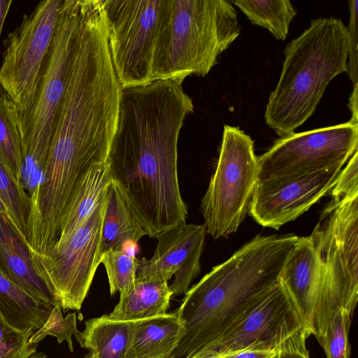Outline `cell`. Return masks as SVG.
<instances>
[{
    "label": "cell",
    "mask_w": 358,
    "mask_h": 358,
    "mask_svg": "<svg viewBox=\"0 0 358 358\" xmlns=\"http://www.w3.org/2000/svg\"><path fill=\"white\" fill-rule=\"evenodd\" d=\"M180 80L123 89L108 156L111 182L150 237L186 223L178 142L194 110Z\"/></svg>",
    "instance_id": "obj_1"
},
{
    "label": "cell",
    "mask_w": 358,
    "mask_h": 358,
    "mask_svg": "<svg viewBox=\"0 0 358 358\" xmlns=\"http://www.w3.org/2000/svg\"><path fill=\"white\" fill-rule=\"evenodd\" d=\"M296 236H257L185 294L176 311L185 331L171 358H191L280 280Z\"/></svg>",
    "instance_id": "obj_2"
},
{
    "label": "cell",
    "mask_w": 358,
    "mask_h": 358,
    "mask_svg": "<svg viewBox=\"0 0 358 358\" xmlns=\"http://www.w3.org/2000/svg\"><path fill=\"white\" fill-rule=\"evenodd\" d=\"M350 41L338 18L320 17L289 42L279 80L270 94L264 117L280 137L287 136L315 112L327 86L346 72Z\"/></svg>",
    "instance_id": "obj_3"
},
{
    "label": "cell",
    "mask_w": 358,
    "mask_h": 358,
    "mask_svg": "<svg viewBox=\"0 0 358 358\" xmlns=\"http://www.w3.org/2000/svg\"><path fill=\"white\" fill-rule=\"evenodd\" d=\"M241 34L227 0H165L155 48L153 81L204 76Z\"/></svg>",
    "instance_id": "obj_4"
},
{
    "label": "cell",
    "mask_w": 358,
    "mask_h": 358,
    "mask_svg": "<svg viewBox=\"0 0 358 358\" xmlns=\"http://www.w3.org/2000/svg\"><path fill=\"white\" fill-rule=\"evenodd\" d=\"M87 0H63L30 109L18 117L24 163L22 185L30 194L42 181L71 61Z\"/></svg>",
    "instance_id": "obj_5"
},
{
    "label": "cell",
    "mask_w": 358,
    "mask_h": 358,
    "mask_svg": "<svg viewBox=\"0 0 358 358\" xmlns=\"http://www.w3.org/2000/svg\"><path fill=\"white\" fill-rule=\"evenodd\" d=\"M310 235L321 267V290L314 336L338 308L353 314L358 297V188L334 187Z\"/></svg>",
    "instance_id": "obj_6"
},
{
    "label": "cell",
    "mask_w": 358,
    "mask_h": 358,
    "mask_svg": "<svg viewBox=\"0 0 358 358\" xmlns=\"http://www.w3.org/2000/svg\"><path fill=\"white\" fill-rule=\"evenodd\" d=\"M254 141L238 127L224 126L220 156L200 210L214 239L236 232L249 210L258 178Z\"/></svg>",
    "instance_id": "obj_7"
},
{
    "label": "cell",
    "mask_w": 358,
    "mask_h": 358,
    "mask_svg": "<svg viewBox=\"0 0 358 358\" xmlns=\"http://www.w3.org/2000/svg\"><path fill=\"white\" fill-rule=\"evenodd\" d=\"M107 189L90 217L64 243L29 254L35 273L64 311L80 310L101 264Z\"/></svg>",
    "instance_id": "obj_8"
},
{
    "label": "cell",
    "mask_w": 358,
    "mask_h": 358,
    "mask_svg": "<svg viewBox=\"0 0 358 358\" xmlns=\"http://www.w3.org/2000/svg\"><path fill=\"white\" fill-rule=\"evenodd\" d=\"M110 54L123 89L152 82L165 0H101Z\"/></svg>",
    "instance_id": "obj_9"
},
{
    "label": "cell",
    "mask_w": 358,
    "mask_h": 358,
    "mask_svg": "<svg viewBox=\"0 0 358 358\" xmlns=\"http://www.w3.org/2000/svg\"><path fill=\"white\" fill-rule=\"evenodd\" d=\"M62 1L38 2L3 41L0 85L15 103L18 117L25 114L34 102Z\"/></svg>",
    "instance_id": "obj_10"
},
{
    "label": "cell",
    "mask_w": 358,
    "mask_h": 358,
    "mask_svg": "<svg viewBox=\"0 0 358 358\" xmlns=\"http://www.w3.org/2000/svg\"><path fill=\"white\" fill-rule=\"evenodd\" d=\"M303 328L298 309L279 280L208 346L191 358H214L248 349L275 350L285 339Z\"/></svg>",
    "instance_id": "obj_11"
},
{
    "label": "cell",
    "mask_w": 358,
    "mask_h": 358,
    "mask_svg": "<svg viewBox=\"0 0 358 358\" xmlns=\"http://www.w3.org/2000/svg\"><path fill=\"white\" fill-rule=\"evenodd\" d=\"M358 148V124L295 133L278 139L257 157V180L344 166Z\"/></svg>",
    "instance_id": "obj_12"
},
{
    "label": "cell",
    "mask_w": 358,
    "mask_h": 358,
    "mask_svg": "<svg viewBox=\"0 0 358 358\" xmlns=\"http://www.w3.org/2000/svg\"><path fill=\"white\" fill-rule=\"evenodd\" d=\"M343 168L257 180L249 214L260 225L278 229L329 193Z\"/></svg>",
    "instance_id": "obj_13"
},
{
    "label": "cell",
    "mask_w": 358,
    "mask_h": 358,
    "mask_svg": "<svg viewBox=\"0 0 358 358\" xmlns=\"http://www.w3.org/2000/svg\"><path fill=\"white\" fill-rule=\"evenodd\" d=\"M206 233L204 225L185 223L157 234L152 257L137 261L136 279L168 282L174 275L173 295L185 294L200 272Z\"/></svg>",
    "instance_id": "obj_14"
},
{
    "label": "cell",
    "mask_w": 358,
    "mask_h": 358,
    "mask_svg": "<svg viewBox=\"0 0 358 358\" xmlns=\"http://www.w3.org/2000/svg\"><path fill=\"white\" fill-rule=\"evenodd\" d=\"M302 319L308 336L314 334L321 290V267L310 236L298 237L280 276Z\"/></svg>",
    "instance_id": "obj_15"
},
{
    "label": "cell",
    "mask_w": 358,
    "mask_h": 358,
    "mask_svg": "<svg viewBox=\"0 0 358 358\" xmlns=\"http://www.w3.org/2000/svg\"><path fill=\"white\" fill-rule=\"evenodd\" d=\"M0 269L34 299L55 306V301L35 273L27 249L10 222L0 213Z\"/></svg>",
    "instance_id": "obj_16"
},
{
    "label": "cell",
    "mask_w": 358,
    "mask_h": 358,
    "mask_svg": "<svg viewBox=\"0 0 358 358\" xmlns=\"http://www.w3.org/2000/svg\"><path fill=\"white\" fill-rule=\"evenodd\" d=\"M184 331L176 312L132 322L130 358H171Z\"/></svg>",
    "instance_id": "obj_17"
},
{
    "label": "cell",
    "mask_w": 358,
    "mask_h": 358,
    "mask_svg": "<svg viewBox=\"0 0 358 358\" xmlns=\"http://www.w3.org/2000/svg\"><path fill=\"white\" fill-rule=\"evenodd\" d=\"M173 292L168 282L136 279L134 286L120 294V300L108 316L134 322L166 313Z\"/></svg>",
    "instance_id": "obj_18"
},
{
    "label": "cell",
    "mask_w": 358,
    "mask_h": 358,
    "mask_svg": "<svg viewBox=\"0 0 358 358\" xmlns=\"http://www.w3.org/2000/svg\"><path fill=\"white\" fill-rule=\"evenodd\" d=\"M84 358H130L132 322L120 321L104 315L85 322Z\"/></svg>",
    "instance_id": "obj_19"
},
{
    "label": "cell",
    "mask_w": 358,
    "mask_h": 358,
    "mask_svg": "<svg viewBox=\"0 0 358 358\" xmlns=\"http://www.w3.org/2000/svg\"><path fill=\"white\" fill-rule=\"evenodd\" d=\"M110 182L108 162L94 166L86 173L62 220L54 244L64 243L84 223Z\"/></svg>",
    "instance_id": "obj_20"
},
{
    "label": "cell",
    "mask_w": 358,
    "mask_h": 358,
    "mask_svg": "<svg viewBox=\"0 0 358 358\" xmlns=\"http://www.w3.org/2000/svg\"><path fill=\"white\" fill-rule=\"evenodd\" d=\"M148 236L115 185L111 182L106 191V206L102 224V254L109 250H123L127 243L136 244Z\"/></svg>",
    "instance_id": "obj_21"
},
{
    "label": "cell",
    "mask_w": 358,
    "mask_h": 358,
    "mask_svg": "<svg viewBox=\"0 0 358 358\" xmlns=\"http://www.w3.org/2000/svg\"><path fill=\"white\" fill-rule=\"evenodd\" d=\"M53 307L30 296L0 269V311L10 324L36 331L46 322Z\"/></svg>",
    "instance_id": "obj_22"
},
{
    "label": "cell",
    "mask_w": 358,
    "mask_h": 358,
    "mask_svg": "<svg viewBox=\"0 0 358 358\" xmlns=\"http://www.w3.org/2000/svg\"><path fill=\"white\" fill-rule=\"evenodd\" d=\"M0 157L15 182L22 185L24 163L16 106L0 85Z\"/></svg>",
    "instance_id": "obj_23"
},
{
    "label": "cell",
    "mask_w": 358,
    "mask_h": 358,
    "mask_svg": "<svg viewBox=\"0 0 358 358\" xmlns=\"http://www.w3.org/2000/svg\"><path fill=\"white\" fill-rule=\"evenodd\" d=\"M234 3L252 24L268 29L278 40L284 41L296 10L288 0H237Z\"/></svg>",
    "instance_id": "obj_24"
},
{
    "label": "cell",
    "mask_w": 358,
    "mask_h": 358,
    "mask_svg": "<svg viewBox=\"0 0 358 358\" xmlns=\"http://www.w3.org/2000/svg\"><path fill=\"white\" fill-rule=\"evenodd\" d=\"M0 194L12 218V227L22 240L29 212L30 197L23 187L12 178L5 163L0 157Z\"/></svg>",
    "instance_id": "obj_25"
},
{
    "label": "cell",
    "mask_w": 358,
    "mask_h": 358,
    "mask_svg": "<svg viewBox=\"0 0 358 358\" xmlns=\"http://www.w3.org/2000/svg\"><path fill=\"white\" fill-rule=\"evenodd\" d=\"M352 315L346 309H337L323 331L316 336L327 358H350L348 334Z\"/></svg>",
    "instance_id": "obj_26"
},
{
    "label": "cell",
    "mask_w": 358,
    "mask_h": 358,
    "mask_svg": "<svg viewBox=\"0 0 358 358\" xmlns=\"http://www.w3.org/2000/svg\"><path fill=\"white\" fill-rule=\"evenodd\" d=\"M137 261L138 259L123 250H109L102 254L101 263L106 271L111 296L117 292H124L134 286Z\"/></svg>",
    "instance_id": "obj_27"
},
{
    "label": "cell",
    "mask_w": 358,
    "mask_h": 358,
    "mask_svg": "<svg viewBox=\"0 0 358 358\" xmlns=\"http://www.w3.org/2000/svg\"><path fill=\"white\" fill-rule=\"evenodd\" d=\"M33 332L12 326L0 311V358H48L29 342Z\"/></svg>",
    "instance_id": "obj_28"
},
{
    "label": "cell",
    "mask_w": 358,
    "mask_h": 358,
    "mask_svg": "<svg viewBox=\"0 0 358 358\" xmlns=\"http://www.w3.org/2000/svg\"><path fill=\"white\" fill-rule=\"evenodd\" d=\"M47 336H55L59 343L66 341L71 352L73 351V336L81 348L83 346V335L77 328L76 313H69L64 317L62 307L59 304L53 307L44 324L32 334L29 342L38 343Z\"/></svg>",
    "instance_id": "obj_29"
},
{
    "label": "cell",
    "mask_w": 358,
    "mask_h": 358,
    "mask_svg": "<svg viewBox=\"0 0 358 358\" xmlns=\"http://www.w3.org/2000/svg\"><path fill=\"white\" fill-rule=\"evenodd\" d=\"M350 21L348 28L350 41L346 73L353 85L357 84L358 1H348Z\"/></svg>",
    "instance_id": "obj_30"
},
{
    "label": "cell",
    "mask_w": 358,
    "mask_h": 358,
    "mask_svg": "<svg viewBox=\"0 0 358 358\" xmlns=\"http://www.w3.org/2000/svg\"><path fill=\"white\" fill-rule=\"evenodd\" d=\"M309 336L304 328L285 339L272 358H310L306 341Z\"/></svg>",
    "instance_id": "obj_31"
},
{
    "label": "cell",
    "mask_w": 358,
    "mask_h": 358,
    "mask_svg": "<svg viewBox=\"0 0 358 358\" xmlns=\"http://www.w3.org/2000/svg\"><path fill=\"white\" fill-rule=\"evenodd\" d=\"M275 350L248 349L224 355L214 358H272L275 352Z\"/></svg>",
    "instance_id": "obj_32"
},
{
    "label": "cell",
    "mask_w": 358,
    "mask_h": 358,
    "mask_svg": "<svg viewBox=\"0 0 358 358\" xmlns=\"http://www.w3.org/2000/svg\"><path fill=\"white\" fill-rule=\"evenodd\" d=\"M348 107L351 112V119L350 122L354 124H358V110H357V84L353 85L352 94L349 98Z\"/></svg>",
    "instance_id": "obj_33"
},
{
    "label": "cell",
    "mask_w": 358,
    "mask_h": 358,
    "mask_svg": "<svg viewBox=\"0 0 358 358\" xmlns=\"http://www.w3.org/2000/svg\"><path fill=\"white\" fill-rule=\"evenodd\" d=\"M13 3L12 0H0V36L4 20Z\"/></svg>",
    "instance_id": "obj_34"
},
{
    "label": "cell",
    "mask_w": 358,
    "mask_h": 358,
    "mask_svg": "<svg viewBox=\"0 0 358 358\" xmlns=\"http://www.w3.org/2000/svg\"><path fill=\"white\" fill-rule=\"evenodd\" d=\"M0 213L1 214H3L8 220V221L10 222V224L12 225L11 216L10 215L9 210H8L5 202L3 201L1 194H0Z\"/></svg>",
    "instance_id": "obj_35"
}]
</instances>
